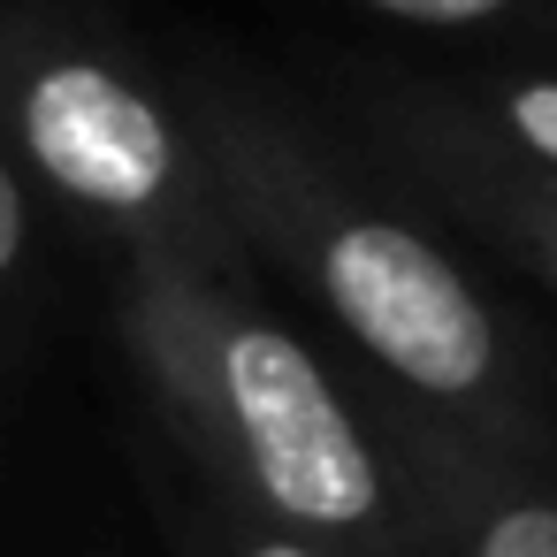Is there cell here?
Returning a JSON list of instances; mask_svg holds the SVG:
<instances>
[{"label": "cell", "instance_id": "1", "mask_svg": "<svg viewBox=\"0 0 557 557\" xmlns=\"http://www.w3.org/2000/svg\"><path fill=\"white\" fill-rule=\"evenodd\" d=\"M0 100L24 161L108 214H161L184 191L176 115L47 0H0Z\"/></svg>", "mask_w": 557, "mask_h": 557}, {"label": "cell", "instance_id": "2", "mask_svg": "<svg viewBox=\"0 0 557 557\" xmlns=\"http://www.w3.org/2000/svg\"><path fill=\"white\" fill-rule=\"evenodd\" d=\"M321 290L344 329L412 389L473 397L496 374V321L473 283L389 214H336L321 230Z\"/></svg>", "mask_w": 557, "mask_h": 557}, {"label": "cell", "instance_id": "3", "mask_svg": "<svg viewBox=\"0 0 557 557\" xmlns=\"http://www.w3.org/2000/svg\"><path fill=\"white\" fill-rule=\"evenodd\" d=\"M222 382L245 420L252 473L283 511H298L313 527H351L374 511V496H382L374 458L351 435V420H344L329 374L306 359V344H290L283 329H237L222 344Z\"/></svg>", "mask_w": 557, "mask_h": 557}, {"label": "cell", "instance_id": "4", "mask_svg": "<svg viewBox=\"0 0 557 557\" xmlns=\"http://www.w3.org/2000/svg\"><path fill=\"white\" fill-rule=\"evenodd\" d=\"M488 123H496L534 169L557 176V77H519V85H504V92L488 100Z\"/></svg>", "mask_w": 557, "mask_h": 557}, {"label": "cell", "instance_id": "5", "mask_svg": "<svg viewBox=\"0 0 557 557\" xmlns=\"http://www.w3.org/2000/svg\"><path fill=\"white\" fill-rule=\"evenodd\" d=\"M473 557H557V504H549V496L504 504V511L481 527Z\"/></svg>", "mask_w": 557, "mask_h": 557}, {"label": "cell", "instance_id": "6", "mask_svg": "<svg viewBox=\"0 0 557 557\" xmlns=\"http://www.w3.org/2000/svg\"><path fill=\"white\" fill-rule=\"evenodd\" d=\"M351 9H374L389 24H420V32H473V24H504L527 0H351Z\"/></svg>", "mask_w": 557, "mask_h": 557}, {"label": "cell", "instance_id": "7", "mask_svg": "<svg viewBox=\"0 0 557 557\" xmlns=\"http://www.w3.org/2000/svg\"><path fill=\"white\" fill-rule=\"evenodd\" d=\"M16 252H24V191H16L9 153H0V275L16 268Z\"/></svg>", "mask_w": 557, "mask_h": 557}, {"label": "cell", "instance_id": "8", "mask_svg": "<svg viewBox=\"0 0 557 557\" xmlns=\"http://www.w3.org/2000/svg\"><path fill=\"white\" fill-rule=\"evenodd\" d=\"M534 230H542V252H549V275H557V199H534Z\"/></svg>", "mask_w": 557, "mask_h": 557}, {"label": "cell", "instance_id": "9", "mask_svg": "<svg viewBox=\"0 0 557 557\" xmlns=\"http://www.w3.org/2000/svg\"><path fill=\"white\" fill-rule=\"evenodd\" d=\"M252 557H313V549H290V542H268V549H252Z\"/></svg>", "mask_w": 557, "mask_h": 557}]
</instances>
